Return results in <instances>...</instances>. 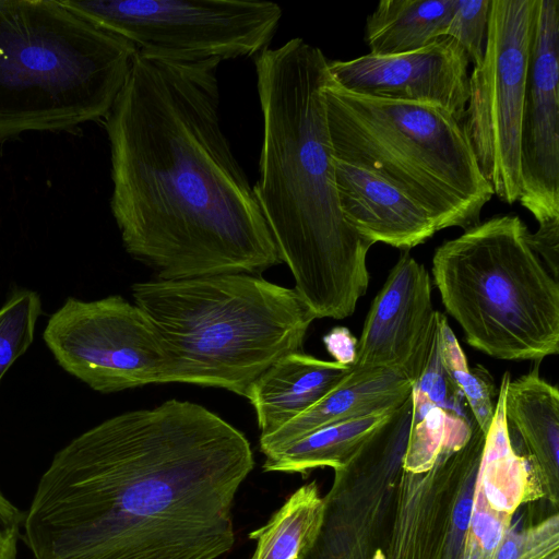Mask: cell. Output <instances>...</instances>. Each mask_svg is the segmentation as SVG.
Here are the masks:
<instances>
[{"label":"cell","mask_w":559,"mask_h":559,"mask_svg":"<svg viewBox=\"0 0 559 559\" xmlns=\"http://www.w3.org/2000/svg\"><path fill=\"white\" fill-rule=\"evenodd\" d=\"M253 466L246 436L202 405L127 412L53 455L23 540L35 559H217Z\"/></svg>","instance_id":"6da1fadb"},{"label":"cell","mask_w":559,"mask_h":559,"mask_svg":"<svg viewBox=\"0 0 559 559\" xmlns=\"http://www.w3.org/2000/svg\"><path fill=\"white\" fill-rule=\"evenodd\" d=\"M219 59L136 52L106 116L110 209L126 251L159 280L282 263L219 119Z\"/></svg>","instance_id":"7a4b0ae2"},{"label":"cell","mask_w":559,"mask_h":559,"mask_svg":"<svg viewBox=\"0 0 559 559\" xmlns=\"http://www.w3.org/2000/svg\"><path fill=\"white\" fill-rule=\"evenodd\" d=\"M323 52L293 38L255 58L263 118L253 187L294 290L314 319H345L369 285L372 246L344 219L337 197Z\"/></svg>","instance_id":"3957f363"},{"label":"cell","mask_w":559,"mask_h":559,"mask_svg":"<svg viewBox=\"0 0 559 559\" xmlns=\"http://www.w3.org/2000/svg\"><path fill=\"white\" fill-rule=\"evenodd\" d=\"M132 296L160 337L164 383L243 397L270 366L302 352L314 320L294 288L245 273L135 283Z\"/></svg>","instance_id":"277c9868"},{"label":"cell","mask_w":559,"mask_h":559,"mask_svg":"<svg viewBox=\"0 0 559 559\" xmlns=\"http://www.w3.org/2000/svg\"><path fill=\"white\" fill-rule=\"evenodd\" d=\"M136 52L59 0H0V142L105 119Z\"/></svg>","instance_id":"5b68a950"},{"label":"cell","mask_w":559,"mask_h":559,"mask_svg":"<svg viewBox=\"0 0 559 559\" xmlns=\"http://www.w3.org/2000/svg\"><path fill=\"white\" fill-rule=\"evenodd\" d=\"M334 158L377 174L418 203L437 231L480 223L493 190L449 111L324 88Z\"/></svg>","instance_id":"8992f818"},{"label":"cell","mask_w":559,"mask_h":559,"mask_svg":"<svg viewBox=\"0 0 559 559\" xmlns=\"http://www.w3.org/2000/svg\"><path fill=\"white\" fill-rule=\"evenodd\" d=\"M523 221L496 215L442 242L432 276L466 342L502 360L559 352V283L533 251Z\"/></svg>","instance_id":"52a82bcc"},{"label":"cell","mask_w":559,"mask_h":559,"mask_svg":"<svg viewBox=\"0 0 559 559\" xmlns=\"http://www.w3.org/2000/svg\"><path fill=\"white\" fill-rule=\"evenodd\" d=\"M140 53L179 60L235 59L267 48L282 8L257 0H59Z\"/></svg>","instance_id":"ba28073f"},{"label":"cell","mask_w":559,"mask_h":559,"mask_svg":"<svg viewBox=\"0 0 559 559\" xmlns=\"http://www.w3.org/2000/svg\"><path fill=\"white\" fill-rule=\"evenodd\" d=\"M536 0H490L484 57L468 79L461 122L479 168L506 202L521 194V120Z\"/></svg>","instance_id":"9c48e42d"},{"label":"cell","mask_w":559,"mask_h":559,"mask_svg":"<svg viewBox=\"0 0 559 559\" xmlns=\"http://www.w3.org/2000/svg\"><path fill=\"white\" fill-rule=\"evenodd\" d=\"M43 340L63 370L97 392L165 381L167 358L156 329L120 295L68 297L49 317Z\"/></svg>","instance_id":"30bf717a"},{"label":"cell","mask_w":559,"mask_h":559,"mask_svg":"<svg viewBox=\"0 0 559 559\" xmlns=\"http://www.w3.org/2000/svg\"><path fill=\"white\" fill-rule=\"evenodd\" d=\"M485 439L475 421L466 443L441 454L431 468L402 471L384 559H462L454 512L465 489L476 484Z\"/></svg>","instance_id":"8fae6325"},{"label":"cell","mask_w":559,"mask_h":559,"mask_svg":"<svg viewBox=\"0 0 559 559\" xmlns=\"http://www.w3.org/2000/svg\"><path fill=\"white\" fill-rule=\"evenodd\" d=\"M519 202L538 224L559 219V1L536 0L521 120Z\"/></svg>","instance_id":"7c38bea8"},{"label":"cell","mask_w":559,"mask_h":559,"mask_svg":"<svg viewBox=\"0 0 559 559\" xmlns=\"http://www.w3.org/2000/svg\"><path fill=\"white\" fill-rule=\"evenodd\" d=\"M431 277L408 251L400 255L367 313L353 367L392 370L413 383L424 373L439 329Z\"/></svg>","instance_id":"4fadbf2b"},{"label":"cell","mask_w":559,"mask_h":559,"mask_svg":"<svg viewBox=\"0 0 559 559\" xmlns=\"http://www.w3.org/2000/svg\"><path fill=\"white\" fill-rule=\"evenodd\" d=\"M469 61L454 39L442 36L405 53L328 62L331 81L371 98L440 107L462 122L468 100Z\"/></svg>","instance_id":"5bb4252c"},{"label":"cell","mask_w":559,"mask_h":559,"mask_svg":"<svg viewBox=\"0 0 559 559\" xmlns=\"http://www.w3.org/2000/svg\"><path fill=\"white\" fill-rule=\"evenodd\" d=\"M503 414L527 467L525 502H559V391L539 376L538 362L515 380L508 373Z\"/></svg>","instance_id":"9a60e30c"},{"label":"cell","mask_w":559,"mask_h":559,"mask_svg":"<svg viewBox=\"0 0 559 559\" xmlns=\"http://www.w3.org/2000/svg\"><path fill=\"white\" fill-rule=\"evenodd\" d=\"M334 173L345 222L371 245L409 251L437 233L418 203L377 174L336 158Z\"/></svg>","instance_id":"2e32d148"},{"label":"cell","mask_w":559,"mask_h":559,"mask_svg":"<svg viewBox=\"0 0 559 559\" xmlns=\"http://www.w3.org/2000/svg\"><path fill=\"white\" fill-rule=\"evenodd\" d=\"M413 382L388 369H360L352 366L342 382L319 402L275 432L260 437L264 455L330 425L389 413L412 393Z\"/></svg>","instance_id":"e0dca14e"},{"label":"cell","mask_w":559,"mask_h":559,"mask_svg":"<svg viewBox=\"0 0 559 559\" xmlns=\"http://www.w3.org/2000/svg\"><path fill=\"white\" fill-rule=\"evenodd\" d=\"M352 366L316 358L302 352L283 356L249 388L260 437L269 436L306 412L336 388Z\"/></svg>","instance_id":"ac0fdd59"},{"label":"cell","mask_w":559,"mask_h":559,"mask_svg":"<svg viewBox=\"0 0 559 559\" xmlns=\"http://www.w3.org/2000/svg\"><path fill=\"white\" fill-rule=\"evenodd\" d=\"M456 0H381L366 20L365 40L374 56L420 49L444 36Z\"/></svg>","instance_id":"d6986e66"},{"label":"cell","mask_w":559,"mask_h":559,"mask_svg":"<svg viewBox=\"0 0 559 559\" xmlns=\"http://www.w3.org/2000/svg\"><path fill=\"white\" fill-rule=\"evenodd\" d=\"M325 504L316 480L296 489L261 527L249 534V559H305L320 534Z\"/></svg>","instance_id":"ffe728a7"},{"label":"cell","mask_w":559,"mask_h":559,"mask_svg":"<svg viewBox=\"0 0 559 559\" xmlns=\"http://www.w3.org/2000/svg\"><path fill=\"white\" fill-rule=\"evenodd\" d=\"M389 413L373 414L320 428L276 452L264 455L262 468L265 472L304 475L319 467L338 468L350 460Z\"/></svg>","instance_id":"44dd1931"},{"label":"cell","mask_w":559,"mask_h":559,"mask_svg":"<svg viewBox=\"0 0 559 559\" xmlns=\"http://www.w3.org/2000/svg\"><path fill=\"white\" fill-rule=\"evenodd\" d=\"M504 372L495 405V414L486 433L483 457L477 475L476 488L496 511L513 515L525 502L527 467L510 443L503 414L506 379Z\"/></svg>","instance_id":"7402d4cb"},{"label":"cell","mask_w":559,"mask_h":559,"mask_svg":"<svg viewBox=\"0 0 559 559\" xmlns=\"http://www.w3.org/2000/svg\"><path fill=\"white\" fill-rule=\"evenodd\" d=\"M412 420L403 469L421 473L437 459L459 450L468 440L475 420L468 421L448 413L424 395L412 391Z\"/></svg>","instance_id":"603a6c76"},{"label":"cell","mask_w":559,"mask_h":559,"mask_svg":"<svg viewBox=\"0 0 559 559\" xmlns=\"http://www.w3.org/2000/svg\"><path fill=\"white\" fill-rule=\"evenodd\" d=\"M438 345L444 370L463 393L474 420L486 435L495 414L493 397L498 394L493 378L481 365L468 368L464 352L442 313Z\"/></svg>","instance_id":"cb8c5ba5"},{"label":"cell","mask_w":559,"mask_h":559,"mask_svg":"<svg viewBox=\"0 0 559 559\" xmlns=\"http://www.w3.org/2000/svg\"><path fill=\"white\" fill-rule=\"evenodd\" d=\"M41 313L39 294L26 288L12 290L0 308V381L32 345Z\"/></svg>","instance_id":"d4e9b609"},{"label":"cell","mask_w":559,"mask_h":559,"mask_svg":"<svg viewBox=\"0 0 559 559\" xmlns=\"http://www.w3.org/2000/svg\"><path fill=\"white\" fill-rule=\"evenodd\" d=\"M512 516L493 510L475 486L474 504L462 559H493Z\"/></svg>","instance_id":"484cf974"},{"label":"cell","mask_w":559,"mask_h":559,"mask_svg":"<svg viewBox=\"0 0 559 559\" xmlns=\"http://www.w3.org/2000/svg\"><path fill=\"white\" fill-rule=\"evenodd\" d=\"M559 551V515L518 530L511 524L493 559H545Z\"/></svg>","instance_id":"4316f807"},{"label":"cell","mask_w":559,"mask_h":559,"mask_svg":"<svg viewBox=\"0 0 559 559\" xmlns=\"http://www.w3.org/2000/svg\"><path fill=\"white\" fill-rule=\"evenodd\" d=\"M489 11L490 0H456L444 34L456 41L474 67L484 57Z\"/></svg>","instance_id":"83f0119b"},{"label":"cell","mask_w":559,"mask_h":559,"mask_svg":"<svg viewBox=\"0 0 559 559\" xmlns=\"http://www.w3.org/2000/svg\"><path fill=\"white\" fill-rule=\"evenodd\" d=\"M377 552L324 518L316 544L305 559H373Z\"/></svg>","instance_id":"f1b7e54d"},{"label":"cell","mask_w":559,"mask_h":559,"mask_svg":"<svg viewBox=\"0 0 559 559\" xmlns=\"http://www.w3.org/2000/svg\"><path fill=\"white\" fill-rule=\"evenodd\" d=\"M538 225L536 233H528L527 241L552 277L558 281L559 219Z\"/></svg>","instance_id":"f546056e"},{"label":"cell","mask_w":559,"mask_h":559,"mask_svg":"<svg viewBox=\"0 0 559 559\" xmlns=\"http://www.w3.org/2000/svg\"><path fill=\"white\" fill-rule=\"evenodd\" d=\"M357 338L345 326H335L323 336V344L334 361L353 366L356 358Z\"/></svg>","instance_id":"4dcf8cb0"},{"label":"cell","mask_w":559,"mask_h":559,"mask_svg":"<svg viewBox=\"0 0 559 559\" xmlns=\"http://www.w3.org/2000/svg\"><path fill=\"white\" fill-rule=\"evenodd\" d=\"M545 559H559V551H557V552H555V554H552V555L548 556V557H547V558H545Z\"/></svg>","instance_id":"1f68e13d"}]
</instances>
